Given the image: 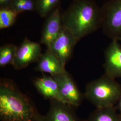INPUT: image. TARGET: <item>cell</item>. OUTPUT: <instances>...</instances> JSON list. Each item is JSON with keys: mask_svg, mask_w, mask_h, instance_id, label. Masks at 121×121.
I'll use <instances>...</instances> for the list:
<instances>
[{"mask_svg": "<svg viewBox=\"0 0 121 121\" xmlns=\"http://www.w3.org/2000/svg\"><path fill=\"white\" fill-rule=\"evenodd\" d=\"M34 102L12 80L0 81V119L1 121H42Z\"/></svg>", "mask_w": 121, "mask_h": 121, "instance_id": "6da1fadb", "label": "cell"}, {"mask_svg": "<svg viewBox=\"0 0 121 121\" xmlns=\"http://www.w3.org/2000/svg\"><path fill=\"white\" fill-rule=\"evenodd\" d=\"M62 22L78 42L101 28V8L93 0H73L62 13Z\"/></svg>", "mask_w": 121, "mask_h": 121, "instance_id": "7a4b0ae2", "label": "cell"}, {"mask_svg": "<svg viewBox=\"0 0 121 121\" xmlns=\"http://www.w3.org/2000/svg\"><path fill=\"white\" fill-rule=\"evenodd\" d=\"M84 95L96 108L112 107L121 96V86L104 74L86 85Z\"/></svg>", "mask_w": 121, "mask_h": 121, "instance_id": "3957f363", "label": "cell"}, {"mask_svg": "<svg viewBox=\"0 0 121 121\" xmlns=\"http://www.w3.org/2000/svg\"><path fill=\"white\" fill-rule=\"evenodd\" d=\"M101 26L104 34L110 38L121 39V0H109L101 8Z\"/></svg>", "mask_w": 121, "mask_h": 121, "instance_id": "277c9868", "label": "cell"}, {"mask_svg": "<svg viewBox=\"0 0 121 121\" xmlns=\"http://www.w3.org/2000/svg\"><path fill=\"white\" fill-rule=\"evenodd\" d=\"M42 53L40 44L26 37L17 47V50L12 65L15 69L20 70L30 64L37 62Z\"/></svg>", "mask_w": 121, "mask_h": 121, "instance_id": "5b68a950", "label": "cell"}, {"mask_svg": "<svg viewBox=\"0 0 121 121\" xmlns=\"http://www.w3.org/2000/svg\"><path fill=\"white\" fill-rule=\"evenodd\" d=\"M52 76L56 80L60 93L67 104L73 107H77L81 104L83 95L66 70Z\"/></svg>", "mask_w": 121, "mask_h": 121, "instance_id": "8992f818", "label": "cell"}, {"mask_svg": "<svg viewBox=\"0 0 121 121\" xmlns=\"http://www.w3.org/2000/svg\"><path fill=\"white\" fill-rule=\"evenodd\" d=\"M77 42L73 35L63 27L60 34L47 49L50 50L57 56L65 67L72 56L74 48Z\"/></svg>", "mask_w": 121, "mask_h": 121, "instance_id": "52a82bcc", "label": "cell"}, {"mask_svg": "<svg viewBox=\"0 0 121 121\" xmlns=\"http://www.w3.org/2000/svg\"><path fill=\"white\" fill-rule=\"evenodd\" d=\"M62 28L60 4L46 17L41 32L40 43L45 45L47 48H48L60 34Z\"/></svg>", "mask_w": 121, "mask_h": 121, "instance_id": "ba28073f", "label": "cell"}, {"mask_svg": "<svg viewBox=\"0 0 121 121\" xmlns=\"http://www.w3.org/2000/svg\"><path fill=\"white\" fill-rule=\"evenodd\" d=\"M112 40L104 51V74L116 79L121 78V45Z\"/></svg>", "mask_w": 121, "mask_h": 121, "instance_id": "9c48e42d", "label": "cell"}, {"mask_svg": "<svg viewBox=\"0 0 121 121\" xmlns=\"http://www.w3.org/2000/svg\"><path fill=\"white\" fill-rule=\"evenodd\" d=\"M73 107L56 100H50L47 113L43 115L42 121H80Z\"/></svg>", "mask_w": 121, "mask_h": 121, "instance_id": "30bf717a", "label": "cell"}, {"mask_svg": "<svg viewBox=\"0 0 121 121\" xmlns=\"http://www.w3.org/2000/svg\"><path fill=\"white\" fill-rule=\"evenodd\" d=\"M33 84L36 90L45 99L67 103L60 93L56 80L51 75L43 74L34 80Z\"/></svg>", "mask_w": 121, "mask_h": 121, "instance_id": "8fae6325", "label": "cell"}, {"mask_svg": "<svg viewBox=\"0 0 121 121\" xmlns=\"http://www.w3.org/2000/svg\"><path fill=\"white\" fill-rule=\"evenodd\" d=\"M35 70L54 76L66 69L57 56L50 50L47 48L46 52L42 53L37 61Z\"/></svg>", "mask_w": 121, "mask_h": 121, "instance_id": "7c38bea8", "label": "cell"}, {"mask_svg": "<svg viewBox=\"0 0 121 121\" xmlns=\"http://www.w3.org/2000/svg\"><path fill=\"white\" fill-rule=\"evenodd\" d=\"M17 47L12 43L5 44L0 48V66L12 65L14 59Z\"/></svg>", "mask_w": 121, "mask_h": 121, "instance_id": "4fadbf2b", "label": "cell"}, {"mask_svg": "<svg viewBox=\"0 0 121 121\" xmlns=\"http://www.w3.org/2000/svg\"><path fill=\"white\" fill-rule=\"evenodd\" d=\"M89 121H119L112 107L97 108L89 118Z\"/></svg>", "mask_w": 121, "mask_h": 121, "instance_id": "5bb4252c", "label": "cell"}, {"mask_svg": "<svg viewBox=\"0 0 121 121\" xmlns=\"http://www.w3.org/2000/svg\"><path fill=\"white\" fill-rule=\"evenodd\" d=\"M18 13L11 8H0V29L13 26Z\"/></svg>", "mask_w": 121, "mask_h": 121, "instance_id": "9a60e30c", "label": "cell"}, {"mask_svg": "<svg viewBox=\"0 0 121 121\" xmlns=\"http://www.w3.org/2000/svg\"><path fill=\"white\" fill-rule=\"evenodd\" d=\"M60 0H37L36 11L41 17L48 15L60 4Z\"/></svg>", "mask_w": 121, "mask_h": 121, "instance_id": "2e32d148", "label": "cell"}, {"mask_svg": "<svg viewBox=\"0 0 121 121\" xmlns=\"http://www.w3.org/2000/svg\"><path fill=\"white\" fill-rule=\"evenodd\" d=\"M37 0H14L11 6L18 14L26 11H36Z\"/></svg>", "mask_w": 121, "mask_h": 121, "instance_id": "e0dca14e", "label": "cell"}, {"mask_svg": "<svg viewBox=\"0 0 121 121\" xmlns=\"http://www.w3.org/2000/svg\"><path fill=\"white\" fill-rule=\"evenodd\" d=\"M14 0H0V8H11Z\"/></svg>", "mask_w": 121, "mask_h": 121, "instance_id": "ac0fdd59", "label": "cell"}, {"mask_svg": "<svg viewBox=\"0 0 121 121\" xmlns=\"http://www.w3.org/2000/svg\"><path fill=\"white\" fill-rule=\"evenodd\" d=\"M118 107L119 109L121 111V96L120 97V98H119V99L118 101Z\"/></svg>", "mask_w": 121, "mask_h": 121, "instance_id": "d6986e66", "label": "cell"}, {"mask_svg": "<svg viewBox=\"0 0 121 121\" xmlns=\"http://www.w3.org/2000/svg\"><path fill=\"white\" fill-rule=\"evenodd\" d=\"M119 40H120V41H121V39H120Z\"/></svg>", "mask_w": 121, "mask_h": 121, "instance_id": "ffe728a7", "label": "cell"}]
</instances>
